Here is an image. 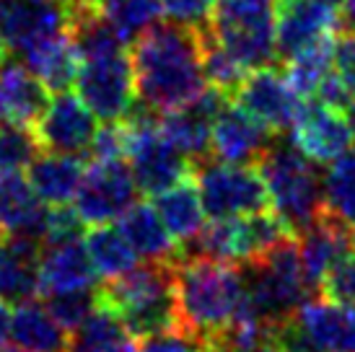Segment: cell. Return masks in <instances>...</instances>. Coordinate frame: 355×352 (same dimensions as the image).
<instances>
[{
    "label": "cell",
    "instance_id": "obj_44",
    "mask_svg": "<svg viewBox=\"0 0 355 352\" xmlns=\"http://www.w3.org/2000/svg\"><path fill=\"white\" fill-rule=\"evenodd\" d=\"M8 340H10V311H8V303L0 301V350L6 347Z\"/></svg>",
    "mask_w": 355,
    "mask_h": 352
},
{
    "label": "cell",
    "instance_id": "obj_20",
    "mask_svg": "<svg viewBox=\"0 0 355 352\" xmlns=\"http://www.w3.org/2000/svg\"><path fill=\"white\" fill-rule=\"evenodd\" d=\"M353 252V228H347L343 220H337L329 210H324V215L314 225H309L304 234H298V254H301L304 272L314 290L322 288L329 270Z\"/></svg>",
    "mask_w": 355,
    "mask_h": 352
},
{
    "label": "cell",
    "instance_id": "obj_2",
    "mask_svg": "<svg viewBox=\"0 0 355 352\" xmlns=\"http://www.w3.org/2000/svg\"><path fill=\"white\" fill-rule=\"evenodd\" d=\"M174 295L177 316L205 337H216L247 306V277L234 262L207 256H179L174 262Z\"/></svg>",
    "mask_w": 355,
    "mask_h": 352
},
{
    "label": "cell",
    "instance_id": "obj_4",
    "mask_svg": "<svg viewBox=\"0 0 355 352\" xmlns=\"http://www.w3.org/2000/svg\"><path fill=\"white\" fill-rule=\"evenodd\" d=\"M314 166L316 164H311L296 146H270L257 161L270 207L291 236L304 234L327 210L324 184Z\"/></svg>",
    "mask_w": 355,
    "mask_h": 352
},
{
    "label": "cell",
    "instance_id": "obj_7",
    "mask_svg": "<svg viewBox=\"0 0 355 352\" xmlns=\"http://www.w3.org/2000/svg\"><path fill=\"white\" fill-rule=\"evenodd\" d=\"M272 342L286 352H355V306L309 298L275 324Z\"/></svg>",
    "mask_w": 355,
    "mask_h": 352
},
{
    "label": "cell",
    "instance_id": "obj_41",
    "mask_svg": "<svg viewBox=\"0 0 355 352\" xmlns=\"http://www.w3.org/2000/svg\"><path fill=\"white\" fill-rule=\"evenodd\" d=\"M94 161H125L128 158V127L125 122H107L104 127H96L91 140Z\"/></svg>",
    "mask_w": 355,
    "mask_h": 352
},
{
    "label": "cell",
    "instance_id": "obj_36",
    "mask_svg": "<svg viewBox=\"0 0 355 352\" xmlns=\"http://www.w3.org/2000/svg\"><path fill=\"white\" fill-rule=\"evenodd\" d=\"M42 143L37 130L26 125H0V171H21L34 164L40 156Z\"/></svg>",
    "mask_w": 355,
    "mask_h": 352
},
{
    "label": "cell",
    "instance_id": "obj_10",
    "mask_svg": "<svg viewBox=\"0 0 355 352\" xmlns=\"http://www.w3.org/2000/svg\"><path fill=\"white\" fill-rule=\"evenodd\" d=\"M76 88L83 104L94 112V117L104 122L128 117L138 91L132 76V60L128 58L125 47L83 55L76 76Z\"/></svg>",
    "mask_w": 355,
    "mask_h": 352
},
{
    "label": "cell",
    "instance_id": "obj_52",
    "mask_svg": "<svg viewBox=\"0 0 355 352\" xmlns=\"http://www.w3.org/2000/svg\"><path fill=\"white\" fill-rule=\"evenodd\" d=\"M0 352H3V350H0ZM16 352H21V350H16Z\"/></svg>",
    "mask_w": 355,
    "mask_h": 352
},
{
    "label": "cell",
    "instance_id": "obj_50",
    "mask_svg": "<svg viewBox=\"0 0 355 352\" xmlns=\"http://www.w3.org/2000/svg\"><path fill=\"white\" fill-rule=\"evenodd\" d=\"M327 3H332V6H340V3H343V0H327Z\"/></svg>",
    "mask_w": 355,
    "mask_h": 352
},
{
    "label": "cell",
    "instance_id": "obj_1",
    "mask_svg": "<svg viewBox=\"0 0 355 352\" xmlns=\"http://www.w3.org/2000/svg\"><path fill=\"white\" fill-rule=\"evenodd\" d=\"M135 91L153 112L187 107L207 88L202 73V31L156 24L132 42Z\"/></svg>",
    "mask_w": 355,
    "mask_h": 352
},
{
    "label": "cell",
    "instance_id": "obj_42",
    "mask_svg": "<svg viewBox=\"0 0 355 352\" xmlns=\"http://www.w3.org/2000/svg\"><path fill=\"white\" fill-rule=\"evenodd\" d=\"M324 298L329 301H337V303L355 306V252L347 254L345 259L329 270V274L324 277V283L319 288Z\"/></svg>",
    "mask_w": 355,
    "mask_h": 352
},
{
    "label": "cell",
    "instance_id": "obj_16",
    "mask_svg": "<svg viewBox=\"0 0 355 352\" xmlns=\"http://www.w3.org/2000/svg\"><path fill=\"white\" fill-rule=\"evenodd\" d=\"M70 8L62 0H0V29L8 52H26L52 34L68 31Z\"/></svg>",
    "mask_w": 355,
    "mask_h": 352
},
{
    "label": "cell",
    "instance_id": "obj_8",
    "mask_svg": "<svg viewBox=\"0 0 355 352\" xmlns=\"http://www.w3.org/2000/svg\"><path fill=\"white\" fill-rule=\"evenodd\" d=\"M122 122L128 127L130 171L140 192L156 197L158 192L192 176V164L158 130V114H153V109H130Z\"/></svg>",
    "mask_w": 355,
    "mask_h": 352
},
{
    "label": "cell",
    "instance_id": "obj_43",
    "mask_svg": "<svg viewBox=\"0 0 355 352\" xmlns=\"http://www.w3.org/2000/svg\"><path fill=\"white\" fill-rule=\"evenodd\" d=\"M335 70L340 73V78L345 80L347 91L355 98V31L353 29H345L337 34Z\"/></svg>",
    "mask_w": 355,
    "mask_h": 352
},
{
    "label": "cell",
    "instance_id": "obj_29",
    "mask_svg": "<svg viewBox=\"0 0 355 352\" xmlns=\"http://www.w3.org/2000/svg\"><path fill=\"white\" fill-rule=\"evenodd\" d=\"M153 207L161 215L164 225L168 228V234L184 246L192 244L195 236L205 225V207H202L198 184H195L192 176L182 179V182H177V184L164 189V192H158Z\"/></svg>",
    "mask_w": 355,
    "mask_h": 352
},
{
    "label": "cell",
    "instance_id": "obj_17",
    "mask_svg": "<svg viewBox=\"0 0 355 352\" xmlns=\"http://www.w3.org/2000/svg\"><path fill=\"white\" fill-rule=\"evenodd\" d=\"M343 31V16L327 0H280L277 6V55L291 58L324 37Z\"/></svg>",
    "mask_w": 355,
    "mask_h": 352
},
{
    "label": "cell",
    "instance_id": "obj_32",
    "mask_svg": "<svg viewBox=\"0 0 355 352\" xmlns=\"http://www.w3.org/2000/svg\"><path fill=\"white\" fill-rule=\"evenodd\" d=\"M86 249H89L91 264H94L96 274L104 280H114L119 274L130 272L138 262L135 249L122 236V231L109 223L91 228L89 238H86Z\"/></svg>",
    "mask_w": 355,
    "mask_h": 352
},
{
    "label": "cell",
    "instance_id": "obj_45",
    "mask_svg": "<svg viewBox=\"0 0 355 352\" xmlns=\"http://www.w3.org/2000/svg\"><path fill=\"white\" fill-rule=\"evenodd\" d=\"M343 19H345L347 29L355 31V0H343Z\"/></svg>",
    "mask_w": 355,
    "mask_h": 352
},
{
    "label": "cell",
    "instance_id": "obj_22",
    "mask_svg": "<svg viewBox=\"0 0 355 352\" xmlns=\"http://www.w3.org/2000/svg\"><path fill=\"white\" fill-rule=\"evenodd\" d=\"M50 107V91L24 62H0V119L34 127Z\"/></svg>",
    "mask_w": 355,
    "mask_h": 352
},
{
    "label": "cell",
    "instance_id": "obj_25",
    "mask_svg": "<svg viewBox=\"0 0 355 352\" xmlns=\"http://www.w3.org/2000/svg\"><path fill=\"white\" fill-rule=\"evenodd\" d=\"M42 244L29 238H0V301L21 303L40 295V264Z\"/></svg>",
    "mask_w": 355,
    "mask_h": 352
},
{
    "label": "cell",
    "instance_id": "obj_3",
    "mask_svg": "<svg viewBox=\"0 0 355 352\" xmlns=\"http://www.w3.org/2000/svg\"><path fill=\"white\" fill-rule=\"evenodd\" d=\"M99 303L107 306L132 337H148L179 324L174 295V262L135 264L99 290Z\"/></svg>",
    "mask_w": 355,
    "mask_h": 352
},
{
    "label": "cell",
    "instance_id": "obj_33",
    "mask_svg": "<svg viewBox=\"0 0 355 352\" xmlns=\"http://www.w3.org/2000/svg\"><path fill=\"white\" fill-rule=\"evenodd\" d=\"M99 13L119 39L130 44L150 26H156L161 0H99Z\"/></svg>",
    "mask_w": 355,
    "mask_h": 352
},
{
    "label": "cell",
    "instance_id": "obj_46",
    "mask_svg": "<svg viewBox=\"0 0 355 352\" xmlns=\"http://www.w3.org/2000/svg\"><path fill=\"white\" fill-rule=\"evenodd\" d=\"M70 10L73 8H96L99 6V0H62Z\"/></svg>",
    "mask_w": 355,
    "mask_h": 352
},
{
    "label": "cell",
    "instance_id": "obj_35",
    "mask_svg": "<svg viewBox=\"0 0 355 352\" xmlns=\"http://www.w3.org/2000/svg\"><path fill=\"white\" fill-rule=\"evenodd\" d=\"M202 73L207 86L218 88L226 96H234L241 80L247 78V65L234 58L226 47H220L207 29L202 31Z\"/></svg>",
    "mask_w": 355,
    "mask_h": 352
},
{
    "label": "cell",
    "instance_id": "obj_6",
    "mask_svg": "<svg viewBox=\"0 0 355 352\" xmlns=\"http://www.w3.org/2000/svg\"><path fill=\"white\" fill-rule=\"evenodd\" d=\"M210 37L247 68L272 65L280 58L275 0H218Z\"/></svg>",
    "mask_w": 355,
    "mask_h": 352
},
{
    "label": "cell",
    "instance_id": "obj_19",
    "mask_svg": "<svg viewBox=\"0 0 355 352\" xmlns=\"http://www.w3.org/2000/svg\"><path fill=\"white\" fill-rule=\"evenodd\" d=\"M272 146V132L239 104H226L213 119L210 153L226 164H257Z\"/></svg>",
    "mask_w": 355,
    "mask_h": 352
},
{
    "label": "cell",
    "instance_id": "obj_5",
    "mask_svg": "<svg viewBox=\"0 0 355 352\" xmlns=\"http://www.w3.org/2000/svg\"><path fill=\"white\" fill-rule=\"evenodd\" d=\"M244 277H247L249 303L254 306V311L272 329L314 293L304 272V264H301L298 241H293L291 236L262 256L252 259L249 272Z\"/></svg>",
    "mask_w": 355,
    "mask_h": 352
},
{
    "label": "cell",
    "instance_id": "obj_38",
    "mask_svg": "<svg viewBox=\"0 0 355 352\" xmlns=\"http://www.w3.org/2000/svg\"><path fill=\"white\" fill-rule=\"evenodd\" d=\"M47 308L68 332H76L99 308V290H70L47 295Z\"/></svg>",
    "mask_w": 355,
    "mask_h": 352
},
{
    "label": "cell",
    "instance_id": "obj_34",
    "mask_svg": "<svg viewBox=\"0 0 355 352\" xmlns=\"http://www.w3.org/2000/svg\"><path fill=\"white\" fill-rule=\"evenodd\" d=\"M322 184L327 210L355 231V150H347L343 158L329 164Z\"/></svg>",
    "mask_w": 355,
    "mask_h": 352
},
{
    "label": "cell",
    "instance_id": "obj_23",
    "mask_svg": "<svg viewBox=\"0 0 355 352\" xmlns=\"http://www.w3.org/2000/svg\"><path fill=\"white\" fill-rule=\"evenodd\" d=\"M40 293H70V290H94L96 285V270L91 264L89 249L80 241L68 244H50L42 249L40 264Z\"/></svg>",
    "mask_w": 355,
    "mask_h": 352
},
{
    "label": "cell",
    "instance_id": "obj_21",
    "mask_svg": "<svg viewBox=\"0 0 355 352\" xmlns=\"http://www.w3.org/2000/svg\"><path fill=\"white\" fill-rule=\"evenodd\" d=\"M0 225L6 236L44 246L47 210H42V200L21 171H0Z\"/></svg>",
    "mask_w": 355,
    "mask_h": 352
},
{
    "label": "cell",
    "instance_id": "obj_39",
    "mask_svg": "<svg viewBox=\"0 0 355 352\" xmlns=\"http://www.w3.org/2000/svg\"><path fill=\"white\" fill-rule=\"evenodd\" d=\"M213 8V0H161V10L171 24L192 31L210 29Z\"/></svg>",
    "mask_w": 355,
    "mask_h": 352
},
{
    "label": "cell",
    "instance_id": "obj_28",
    "mask_svg": "<svg viewBox=\"0 0 355 352\" xmlns=\"http://www.w3.org/2000/svg\"><path fill=\"white\" fill-rule=\"evenodd\" d=\"M86 166L76 153H44L37 156L29 166V182L44 205H68L76 200Z\"/></svg>",
    "mask_w": 355,
    "mask_h": 352
},
{
    "label": "cell",
    "instance_id": "obj_9",
    "mask_svg": "<svg viewBox=\"0 0 355 352\" xmlns=\"http://www.w3.org/2000/svg\"><path fill=\"white\" fill-rule=\"evenodd\" d=\"M288 228L283 220L270 213H249V215L236 218H213L202 231L195 236L189 254L192 256H207L218 262H252L257 256L270 252L275 244L288 238ZM184 252V256H189Z\"/></svg>",
    "mask_w": 355,
    "mask_h": 352
},
{
    "label": "cell",
    "instance_id": "obj_47",
    "mask_svg": "<svg viewBox=\"0 0 355 352\" xmlns=\"http://www.w3.org/2000/svg\"><path fill=\"white\" fill-rule=\"evenodd\" d=\"M8 58V47H6V39H3V29H0V62Z\"/></svg>",
    "mask_w": 355,
    "mask_h": 352
},
{
    "label": "cell",
    "instance_id": "obj_13",
    "mask_svg": "<svg viewBox=\"0 0 355 352\" xmlns=\"http://www.w3.org/2000/svg\"><path fill=\"white\" fill-rule=\"evenodd\" d=\"M138 195L135 176L125 161H94L76 192V210L83 223L101 225L117 220Z\"/></svg>",
    "mask_w": 355,
    "mask_h": 352
},
{
    "label": "cell",
    "instance_id": "obj_49",
    "mask_svg": "<svg viewBox=\"0 0 355 352\" xmlns=\"http://www.w3.org/2000/svg\"><path fill=\"white\" fill-rule=\"evenodd\" d=\"M347 119H350V127H353L355 135V104H350V109H347Z\"/></svg>",
    "mask_w": 355,
    "mask_h": 352
},
{
    "label": "cell",
    "instance_id": "obj_27",
    "mask_svg": "<svg viewBox=\"0 0 355 352\" xmlns=\"http://www.w3.org/2000/svg\"><path fill=\"white\" fill-rule=\"evenodd\" d=\"M24 65L47 86L52 94H65L78 76L80 55L70 31L52 34L24 52Z\"/></svg>",
    "mask_w": 355,
    "mask_h": 352
},
{
    "label": "cell",
    "instance_id": "obj_48",
    "mask_svg": "<svg viewBox=\"0 0 355 352\" xmlns=\"http://www.w3.org/2000/svg\"><path fill=\"white\" fill-rule=\"evenodd\" d=\"M257 352H286V350H280V347H277L275 342H267L265 347H259Z\"/></svg>",
    "mask_w": 355,
    "mask_h": 352
},
{
    "label": "cell",
    "instance_id": "obj_26",
    "mask_svg": "<svg viewBox=\"0 0 355 352\" xmlns=\"http://www.w3.org/2000/svg\"><path fill=\"white\" fill-rule=\"evenodd\" d=\"M10 342L21 352H68V329L37 298L21 301L10 311Z\"/></svg>",
    "mask_w": 355,
    "mask_h": 352
},
{
    "label": "cell",
    "instance_id": "obj_11",
    "mask_svg": "<svg viewBox=\"0 0 355 352\" xmlns=\"http://www.w3.org/2000/svg\"><path fill=\"white\" fill-rule=\"evenodd\" d=\"M195 184L210 218L249 215L270 207L267 186L259 171L244 164L200 161L195 164Z\"/></svg>",
    "mask_w": 355,
    "mask_h": 352
},
{
    "label": "cell",
    "instance_id": "obj_30",
    "mask_svg": "<svg viewBox=\"0 0 355 352\" xmlns=\"http://www.w3.org/2000/svg\"><path fill=\"white\" fill-rule=\"evenodd\" d=\"M68 352H138V347L128 326L99 303V308L73 332Z\"/></svg>",
    "mask_w": 355,
    "mask_h": 352
},
{
    "label": "cell",
    "instance_id": "obj_40",
    "mask_svg": "<svg viewBox=\"0 0 355 352\" xmlns=\"http://www.w3.org/2000/svg\"><path fill=\"white\" fill-rule=\"evenodd\" d=\"M83 218L78 215L76 207L55 205L47 210V228H44V246L50 244H68V241H80L83 234Z\"/></svg>",
    "mask_w": 355,
    "mask_h": 352
},
{
    "label": "cell",
    "instance_id": "obj_14",
    "mask_svg": "<svg viewBox=\"0 0 355 352\" xmlns=\"http://www.w3.org/2000/svg\"><path fill=\"white\" fill-rule=\"evenodd\" d=\"M228 104V96L218 88L207 86L205 94L187 107L168 109L158 114V130L171 146L177 148L189 164H200L210 156L213 119Z\"/></svg>",
    "mask_w": 355,
    "mask_h": 352
},
{
    "label": "cell",
    "instance_id": "obj_37",
    "mask_svg": "<svg viewBox=\"0 0 355 352\" xmlns=\"http://www.w3.org/2000/svg\"><path fill=\"white\" fill-rule=\"evenodd\" d=\"M138 352H216V344L205 334L184 324H174L148 337H140Z\"/></svg>",
    "mask_w": 355,
    "mask_h": 352
},
{
    "label": "cell",
    "instance_id": "obj_12",
    "mask_svg": "<svg viewBox=\"0 0 355 352\" xmlns=\"http://www.w3.org/2000/svg\"><path fill=\"white\" fill-rule=\"evenodd\" d=\"M234 96L239 107L249 112L257 122H262L270 132L291 130L304 109V96L291 86L286 73L272 65H262L247 73Z\"/></svg>",
    "mask_w": 355,
    "mask_h": 352
},
{
    "label": "cell",
    "instance_id": "obj_18",
    "mask_svg": "<svg viewBox=\"0 0 355 352\" xmlns=\"http://www.w3.org/2000/svg\"><path fill=\"white\" fill-rule=\"evenodd\" d=\"M34 130L44 150L80 156L86 148H91L96 122H94V112L83 104V98L70 96L65 91L52 98Z\"/></svg>",
    "mask_w": 355,
    "mask_h": 352
},
{
    "label": "cell",
    "instance_id": "obj_31",
    "mask_svg": "<svg viewBox=\"0 0 355 352\" xmlns=\"http://www.w3.org/2000/svg\"><path fill=\"white\" fill-rule=\"evenodd\" d=\"M335 37H324V39L314 42L309 47L293 52L286 58V78L291 86L296 88L301 96H314L316 88L322 86V80L335 70Z\"/></svg>",
    "mask_w": 355,
    "mask_h": 352
},
{
    "label": "cell",
    "instance_id": "obj_15",
    "mask_svg": "<svg viewBox=\"0 0 355 352\" xmlns=\"http://www.w3.org/2000/svg\"><path fill=\"white\" fill-rule=\"evenodd\" d=\"M355 135L345 112L316 101L304 104L293 122V146L316 166H329L353 148Z\"/></svg>",
    "mask_w": 355,
    "mask_h": 352
},
{
    "label": "cell",
    "instance_id": "obj_51",
    "mask_svg": "<svg viewBox=\"0 0 355 352\" xmlns=\"http://www.w3.org/2000/svg\"><path fill=\"white\" fill-rule=\"evenodd\" d=\"M0 238H6V231H3V225H0Z\"/></svg>",
    "mask_w": 355,
    "mask_h": 352
},
{
    "label": "cell",
    "instance_id": "obj_24",
    "mask_svg": "<svg viewBox=\"0 0 355 352\" xmlns=\"http://www.w3.org/2000/svg\"><path fill=\"white\" fill-rule=\"evenodd\" d=\"M117 228L146 262H177L182 256L177 238L168 234L156 207L148 202H132L117 218Z\"/></svg>",
    "mask_w": 355,
    "mask_h": 352
}]
</instances>
